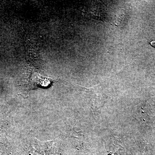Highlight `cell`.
Segmentation results:
<instances>
[{
  "label": "cell",
  "mask_w": 155,
  "mask_h": 155,
  "mask_svg": "<svg viewBox=\"0 0 155 155\" xmlns=\"http://www.w3.org/2000/svg\"><path fill=\"white\" fill-rule=\"evenodd\" d=\"M38 81L37 79H35V80L34 81H35H35ZM38 81H39V80ZM38 85H41L40 83V82H39V81H38Z\"/></svg>",
  "instance_id": "2"
},
{
  "label": "cell",
  "mask_w": 155,
  "mask_h": 155,
  "mask_svg": "<svg viewBox=\"0 0 155 155\" xmlns=\"http://www.w3.org/2000/svg\"><path fill=\"white\" fill-rule=\"evenodd\" d=\"M150 44L152 46L155 48V39L154 40L152 41H151L150 42Z\"/></svg>",
  "instance_id": "1"
}]
</instances>
